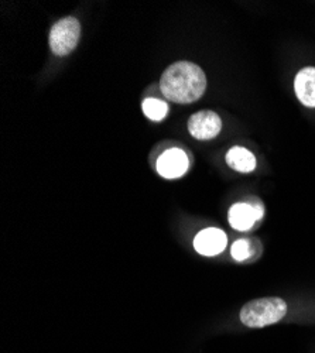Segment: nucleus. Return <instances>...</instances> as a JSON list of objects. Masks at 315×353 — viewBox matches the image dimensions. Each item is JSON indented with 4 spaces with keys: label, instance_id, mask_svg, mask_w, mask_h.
<instances>
[{
    "label": "nucleus",
    "instance_id": "20e7f679",
    "mask_svg": "<svg viewBox=\"0 0 315 353\" xmlns=\"http://www.w3.org/2000/svg\"><path fill=\"white\" fill-rule=\"evenodd\" d=\"M190 134L198 140H211L222 130V121L218 113L212 110H201L194 113L188 121Z\"/></svg>",
    "mask_w": 315,
    "mask_h": 353
},
{
    "label": "nucleus",
    "instance_id": "39448f33",
    "mask_svg": "<svg viewBox=\"0 0 315 353\" xmlns=\"http://www.w3.org/2000/svg\"><path fill=\"white\" fill-rule=\"evenodd\" d=\"M190 167L187 154L180 149H170L164 152L157 160V171L168 180L179 179L184 175Z\"/></svg>",
    "mask_w": 315,
    "mask_h": 353
},
{
    "label": "nucleus",
    "instance_id": "0eeeda50",
    "mask_svg": "<svg viewBox=\"0 0 315 353\" xmlns=\"http://www.w3.org/2000/svg\"><path fill=\"white\" fill-rule=\"evenodd\" d=\"M226 234L216 228H208L199 232L194 239V248L204 256H215L226 248Z\"/></svg>",
    "mask_w": 315,
    "mask_h": 353
},
{
    "label": "nucleus",
    "instance_id": "423d86ee",
    "mask_svg": "<svg viewBox=\"0 0 315 353\" xmlns=\"http://www.w3.org/2000/svg\"><path fill=\"white\" fill-rule=\"evenodd\" d=\"M263 216V207L262 205H252L239 202L235 203L234 207L229 210V223L236 230H249L257 221Z\"/></svg>",
    "mask_w": 315,
    "mask_h": 353
},
{
    "label": "nucleus",
    "instance_id": "9b49d317",
    "mask_svg": "<svg viewBox=\"0 0 315 353\" xmlns=\"http://www.w3.org/2000/svg\"><path fill=\"white\" fill-rule=\"evenodd\" d=\"M250 256V243L249 241L239 239L232 245V257L238 261H243Z\"/></svg>",
    "mask_w": 315,
    "mask_h": 353
},
{
    "label": "nucleus",
    "instance_id": "1a4fd4ad",
    "mask_svg": "<svg viewBox=\"0 0 315 353\" xmlns=\"http://www.w3.org/2000/svg\"><path fill=\"white\" fill-rule=\"evenodd\" d=\"M226 163L232 170L238 172H250L256 167V159L254 156L243 149V147L235 145L226 154Z\"/></svg>",
    "mask_w": 315,
    "mask_h": 353
},
{
    "label": "nucleus",
    "instance_id": "9d476101",
    "mask_svg": "<svg viewBox=\"0 0 315 353\" xmlns=\"http://www.w3.org/2000/svg\"><path fill=\"white\" fill-rule=\"evenodd\" d=\"M143 112L149 117L150 121L154 122H160L163 121L164 117L168 113V105L160 99H154V98H149L141 105Z\"/></svg>",
    "mask_w": 315,
    "mask_h": 353
},
{
    "label": "nucleus",
    "instance_id": "f257e3e1",
    "mask_svg": "<svg viewBox=\"0 0 315 353\" xmlns=\"http://www.w3.org/2000/svg\"><path fill=\"white\" fill-rule=\"evenodd\" d=\"M160 90L167 99L176 103H192L204 95L207 77L196 64L179 61L163 72Z\"/></svg>",
    "mask_w": 315,
    "mask_h": 353
},
{
    "label": "nucleus",
    "instance_id": "7ed1b4c3",
    "mask_svg": "<svg viewBox=\"0 0 315 353\" xmlns=\"http://www.w3.org/2000/svg\"><path fill=\"white\" fill-rule=\"evenodd\" d=\"M81 37V24L75 17H65L57 21L50 32L51 51L59 55H68L78 44Z\"/></svg>",
    "mask_w": 315,
    "mask_h": 353
},
{
    "label": "nucleus",
    "instance_id": "f03ea898",
    "mask_svg": "<svg viewBox=\"0 0 315 353\" xmlns=\"http://www.w3.org/2000/svg\"><path fill=\"white\" fill-rule=\"evenodd\" d=\"M287 314V304L278 297L257 299L241 310V321L249 328H263L281 321Z\"/></svg>",
    "mask_w": 315,
    "mask_h": 353
},
{
    "label": "nucleus",
    "instance_id": "6e6552de",
    "mask_svg": "<svg viewBox=\"0 0 315 353\" xmlns=\"http://www.w3.org/2000/svg\"><path fill=\"white\" fill-rule=\"evenodd\" d=\"M294 91L298 101L307 108H315V68H303L294 79Z\"/></svg>",
    "mask_w": 315,
    "mask_h": 353
}]
</instances>
